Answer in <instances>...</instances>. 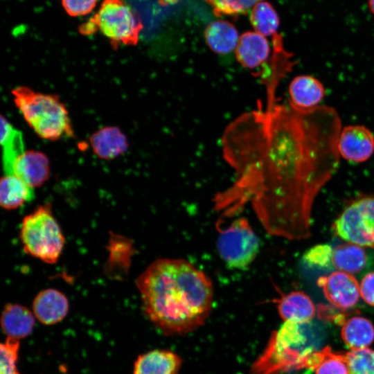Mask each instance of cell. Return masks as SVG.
Instances as JSON below:
<instances>
[{
  "label": "cell",
  "instance_id": "obj_13",
  "mask_svg": "<svg viewBox=\"0 0 374 374\" xmlns=\"http://www.w3.org/2000/svg\"><path fill=\"white\" fill-rule=\"evenodd\" d=\"M66 296L55 289L39 292L33 302L34 316L43 324L53 325L63 320L69 311Z\"/></svg>",
  "mask_w": 374,
  "mask_h": 374
},
{
  "label": "cell",
  "instance_id": "obj_31",
  "mask_svg": "<svg viewBox=\"0 0 374 374\" xmlns=\"http://www.w3.org/2000/svg\"><path fill=\"white\" fill-rule=\"evenodd\" d=\"M360 296L369 305L374 307V271L366 274L359 285Z\"/></svg>",
  "mask_w": 374,
  "mask_h": 374
},
{
  "label": "cell",
  "instance_id": "obj_21",
  "mask_svg": "<svg viewBox=\"0 0 374 374\" xmlns=\"http://www.w3.org/2000/svg\"><path fill=\"white\" fill-rule=\"evenodd\" d=\"M1 145L3 150V168L10 175L17 159L24 152L22 134L1 116Z\"/></svg>",
  "mask_w": 374,
  "mask_h": 374
},
{
  "label": "cell",
  "instance_id": "obj_6",
  "mask_svg": "<svg viewBox=\"0 0 374 374\" xmlns=\"http://www.w3.org/2000/svg\"><path fill=\"white\" fill-rule=\"evenodd\" d=\"M89 20L115 48L136 45L143 28L141 19L123 0H103Z\"/></svg>",
  "mask_w": 374,
  "mask_h": 374
},
{
  "label": "cell",
  "instance_id": "obj_14",
  "mask_svg": "<svg viewBox=\"0 0 374 374\" xmlns=\"http://www.w3.org/2000/svg\"><path fill=\"white\" fill-rule=\"evenodd\" d=\"M235 53L242 66L254 69L267 61L271 48L265 36L256 31H247L240 36Z\"/></svg>",
  "mask_w": 374,
  "mask_h": 374
},
{
  "label": "cell",
  "instance_id": "obj_1",
  "mask_svg": "<svg viewBox=\"0 0 374 374\" xmlns=\"http://www.w3.org/2000/svg\"><path fill=\"white\" fill-rule=\"evenodd\" d=\"M341 126L324 105L298 111L274 102L242 114L222 136L237 177L215 195L217 208L230 217L250 205L269 235L308 238L314 200L339 167Z\"/></svg>",
  "mask_w": 374,
  "mask_h": 374
},
{
  "label": "cell",
  "instance_id": "obj_28",
  "mask_svg": "<svg viewBox=\"0 0 374 374\" xmlns=\"http://www.w3.org/2000/svg\"><path fill=\"white\" fill-rule=\"evenodd\" d=\"M19 349V341L11 337L1 344L0 374H20L17 366Z\"/></svg>",
  "mask_w": 374,
  "mask_h": 374
},
{
  "label": "cell",
  "instance_id": "obj_27",
  "mask_svg": "<svg viewBox=\"0 0 374 374\" xmlns=\"http://www.w3.org/2000/svg\"><path fill=\"white\" fill-rule=\"evenodd\" d=\"M217 15L246 14L262 0H205Z\"/></svg>",
  "mask_w": 374,
  "mask_h": 374
},
{
  "label": "cell",
  "instance_id": "obj_9",
  "mask_svg": "<svg viewBox=\"0 0 374 374\" xmlns=\"http://www.w3.org/2000/svg\"><path fill=\"white\" fill-rule=\"evenodd\" d=\"M317 285L326 299L333 306L346 310L355 306L360 297V287L357 279L350 274L340 271L321 276Z\"/></svg>",
  "mask_w": 374,
  "mask_h": 374
},
{
  "label": "cell",
  "instance_id": "obj_23",
  "mask_svg": "<svg viewBox=\"0 0 374 374\" xmlns=\"http://www.w3.org/2000/svg\"><path fill=\"white\" fill-rule=\"evenodd\" d=\"M366 262V253L359 245L347 242L333 249L332 265L337 271L353 275L364 269Z\"/></svg>",
  "mask_w": 374,
  "mask_h": 374
},
{
  "label": "cell",
  "instance_id": "obj_30",
  "mask_svg": "<svg viewBox=\"0 0 374 374\" xmlns=\"http://www.w3.org/2000/svg\"><path fill=\"white\" fill-rule=\"evenodd\" d=\"M98 0H61L66 12L71 17L84 16L91 13Z\"/></svg>",
  "mask_w": 374,
  "mask_h": 374
},
{
  "label": "cell",
  "instance_id": "obj_5",
  "mask_svg": "<svg viewBox=\"0 0 374 374\" xmlns=\"http://www.w3.org/2000/svg\"><path fill=\"white\" fill-rule=\"evenodd\" d=\"M299 324L285 321L274 331L263 352L251 367V374H280L305 366L299 349L302 343Z\"/></svg>",
  "mask_w": 374,
  "mask_h": 374
},
{
  "label": "cell",
  "instance_id": "obj_7",
  "mask_svg": "<svg viewBox=\"0 0 374 374\" xmlns=\"http://www.w3.org/2000/svg\"><path fill=\"white\" fill-rule=\"evenodd\" d=\"M217 249L229 267L244 269L256 258L259 241L248 220L240 217L226 227L220 229Z\"/></svg>",
  "mask_w": 374,
  "mask_h": 374
},
{
  "label": "cell",
  "instance_id": "obj_26",
  "mask_svg": "<svg viewBox=\"0 0 374 374\" xmlns=\"http://www.w3.org/2000/svg\"><path fill=\"white\" fill-rule=\"evenodd\" d=\"M344 357L349 374H374V350L368 347L350 349Z\"/></svg>",
  "mask_w": 374,
  "mask_h": 374
},
{
  "label": "cell",
  "instance_id": "obj_19",
  "mask_svg": "<svg viewBox=\"0 0 374 374\" xmlns=\"http://www.w3.org/2000/svg\"><path fill=\"white\" fill-rule=\"evenodd\" d=\"M204 37L211 51L218 54H228L235 50L240 35L233 24L219 19L206 26Z\"/></svg>",
  "mask_w": 374,
  "mask_h": 374
},
{
  "label": "cell",
  "instance_id": "obj_3",
  "mask_svg": "<svg viewBox=\"0 0 374 374\" xmlns=\"http://www.w3.org/2000/svg\"><path fill=\"white\" fill-rule=\"evenodd\" d=\"M12 94L17 107L38 136L55 141L73 135L67 109L57 96L26 87L15 88Z\"/></svg>",
  "mask_w": 374,
  "mask_h": 374
},
{
  "label": "cell",
  "instance_id": "obj_20",
  "mask_svg": "<svg viewBox=\"0 0 374 374\" xmlns=\"http://www.w3.org/2000/svg\"><path fill=\"white\" fill-rule=\"evenodd\" d=\"M34 188L15 175H5L1 180L0 204L6 210L16 209L35 197Z\"/></svg>",
  "mask_w": 374,
  "mask_h": 374
},
{
  "label": "cell",
  "instance_id": "obj_17",
  "mask_svg": "<svg viewBox=\"0 0 374 374\" xmlns=\"http://www.w3.org/2000/svg\"><path fill=\"white\" fill-rule=\"evenodd\" d=\"M90 143L93 152L105 159L116 158L128 148L125 135L114 126L105 127L95 132L90 137Z\"/></svg>",
  "mask_w": 374,
  "mask_h": 374
},
{
  "label": "cell",
  "instance_id": "obj_18",
  "mask_svg": "<svg viewBox=\"0 0 374 374\" xmlns=\"http://www.w3.org/2000/svg\"><path fill=\"white\" fill-rule=\"evenodd\" d=\"M33 313L25 306L8 303L1 317V328L8 337L19 339L29 335L35 326Z\"/></svg>",
  "mask_w": 374,
  "mask_h": 374
},
{
  "label": "cell",
  "instance_id": "obj_10",
  "mask_svg": "<svg viewBox=\"0 0 374 374\" xmlns=\"http://www.w3.org/2000/svg\"><path fill=\"white\" fill-rule=\"evenodd\" d=\"M337 147L339 155L345 159L364 162L374 153V134L364 125L346 126L340 132Z\"/></svg>",
  "mask_w": 374,
  "mask_h": 374
},
{
  "label": "cell",
  "instance_id": "obj_12",
  "mask_svg": "<svg viewBox=\"0 0 374 374\" xmlns=\"http://www.w3.org/2000/svg\"><path fill=\"white\" fill-rule=\"evenodd\" d=\"M50 174L48 157L37 151L24 152L15 161L10 175H15L32 188L42 186Z\"/></svg>",
  "mask_w": 374,
  "mask_h": 374
},
{
  "label": "cell",
  "instance_id": "obj_2",
  "mask_svg": "<svg viewBox=\"0 0 374 374\" xmlns=\"http://www.w3.org/2000/svg\"><path fill=\"white\" fill-rule=\"evenodd\" d=\"M145 314L165 335H182L204 324L212 308L210 278L181 258H158L139 276Z\"/></svg>",
  "mask_w": 374,
  "mask_h": 374
},
{
  "label": "cell",
  "instance_id": "obj_16",
  "mask_svg": "<svg viewBox=\"0 0 374 374\" xmlns=\"http://www.w3.org/2000/svg\"><path fill=\"white\" fill-rule=\"evenodd\" d=\"M181 357L168 350H153L139 355L134 366V374H177Z\"/></svg>",
  "mask_w": 374,
  "mask_h": 374
},
{
  "label": "cell",
  "instance_id": "obj_32",
  "mask_svg": "<svg viewBox=\"0 0 374 374\" xmlns=\"http://www.w3.org/2000/svg\"><path fill=\"white\" fill-rule=\"evenodd\" d=\"M368 6L371 13L374 16V0H368Z\"/></svg>",
  "mask_w": 374,
  "mask_h": 374
},
{
  "label": "cell",
  "instance_id": "obj_4",
  "mask_svg": "<svg viewBox=\"0 0 374 374\" xmlns=\"http://www.w3.org/2000/svg\"><path fill=\"white\" fill-rule=\"evenodd\" d=\"M19 237L26 253L48 264L57 262L65 243L50 204L37 206L23 218Z\"/></svg>",
  "mask_w": 374,
  "mask_h": 374
},
{
  "label": "cell",
  "instance_id": "obj_22",
  "mask_svg": "<svg viewBox=\"0 0 374 374\" xmlns=\"http://www.w3.org/2000/svg\"><path fill=\"white\" fill-rule=\"evenodd\" d=\"M341 335L350 349L368 348L374 341V326L366 318L353 317L344 322Z\"/></svg>",
  "mask_w": 374,
  "mask_h": 374
},
{
  "label": "cell",
  "instance_id": "obj_8",
  "mask_svg": "<svg viewBox=\"0 0 374 374\" xmlns=\"http://www.w3.org/2000/svg\"><path fill=\"white\" fill-rule=\"evenodd\" d=\"M342 240L374 249V197H364L349 204L332 224Z\"/></svg>",
  "mask_w": 374,
  "mask_h": 374
},
{
  "label": "cell",
  "instance_id": "obj_11",
  "mask_svg": "<svg viewBox=\"0 0 374 374\" xmlns=\"http://www.w3.org/2000/svg\"><path fill=\"white\" fill-rule=\"evenodd\" d=\"M290 105L298 111L310 110L319 106L326 89L316 78L302 75L295 77L289 85Z\"/></svg>",
  "mask_w": 374,
  "mask_h": 374
},
{
  "label": "cell",
  "instance_id": "obj_25",
  "mask_svg": "<svg viewBox=\"0 0 374 374\" xmlns=\"http://www.w3.org/2000/svg\"><path fill=\"white\" fill-rule=\"evenodd\" d=\"M306 359V364L314 368L315 374H349L344 354L325 348Z\"/></svg>",
  "mask_w": 374,
  "mask_h": 374
},
{
  "label": "cell",
  "instance_id": "obj_29",
  "mask_svg": "<svg viewBox=\"0 0 374 374\" xmlns=\"http://www.w3.org/2000/svg\"><path fill=\"white\" fill-rule=\"evenodd\" d=\"M333 249L327 244H319L305 252L303 260L310 267L326 269L332 265Z\"/></svg>",
  "mask_w": 374,
  "mask_h": 374
},
{
  "label": "cell",
  "instance_id": "obj_24",
  "mask_svg": "<svg viewBox=\"0 0 374 374\" xmlns=\"http://www.w3.org/2000/svg\"><path fill=\"white\" fill-rule=\"evenodd\" d=\"M250 22L254 31L265 36H276L280 25L277 12L267 1L256 3L250 11Z\"/></svg>",
  "mask_w": 374,
  "mask_h": 374
},
{
  "label": "cell",
  "instance_id": "obj_15",
  "mask_svg": "<svg viewBox=\"0 0 374 374\" xmlns=\"http://www.w3.org/2000/svg\"><path fill=\"white\" fill-rule=\"evenodd\" d=\"M277 310L284 321L299 325L310 321L316 313L315 305L305 292L293 291L277 300Z\"/></svg>",
  "mask_w": 374,
  "mask_h": 374
}]
</instances>
